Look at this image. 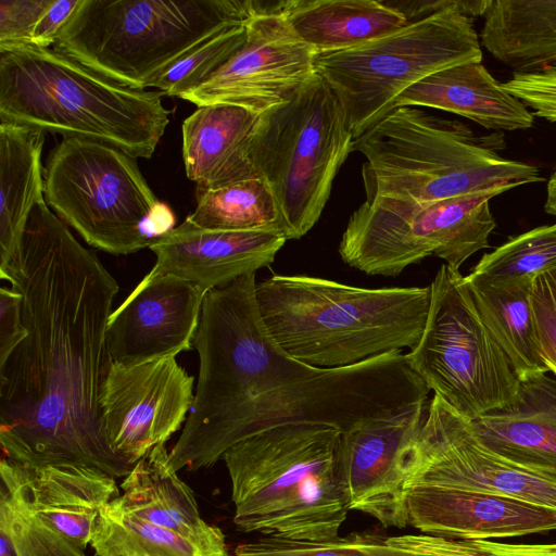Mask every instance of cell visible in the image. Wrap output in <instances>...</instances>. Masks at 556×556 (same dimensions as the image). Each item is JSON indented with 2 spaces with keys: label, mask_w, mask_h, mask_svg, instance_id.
Wrapping results in <instances>:
<instances>
[{
  "label": "cell",
  "mask_w": 556,
  "mask_h": 556,
  "mask_svg": "<svg viewBox=\"0 0 556 556\" xmlns=\"http://www.w3.org/2000/svg\"><path fill=\"white\" fill-rule=\"evenodd\" d=\"M0 534L14 556H86L39 518L21 490L5 478H1Z\"/></svg>",
  "instance_id": "cell-33"
},
{
  "label": "cell",
  "mask_w": 556,
  "mask_h": 556,
  "mask_svg": "<svg viewBox=\"0 0 556 556\" xmlns=\"http://www.w3.org/2000/svg\"><path fill=\"white\" fill-rule=\"evenodd\" d=\"M165 444L137 462L121 483L118 504L135 516L206 547L228 551L222 530L201 517L192 490L167 466Z\"/></svg>",
  "instance_id": "cell-24"
},
{
  "label": "cell",
  "mask_w": 556,
  "mask_h": 556,
  "mask_svg": "<svg viewBox=\"0 0 556 556\" xmlns=\"http://www.w3.org/2000/svg\"><path fill=\"white\" fill-rule=\"evenodd\" d=\"M236 556H492L486 540H454L420 534L353 532L328 541L264 536L239 544Z\"/></svg>",
  "instance_id": "cell-28"
},
{
  "label": "cell",
  "mask_w": 556,
  "mask_h": 556,
  "mask_svg": "<svg viewBox=\"0 0 556 556\" xmlns=\"http://www.w3.org/2000/svg\"><path fill=\"white\" fill-rule=\"evenodd\" d=\"M260 0H80L53 48L124 86L154 87L180 58L249 20Z\"/></svg>",
  "instance_id": "cell-7"
},
{
  "label": "cell",
  "mask_w": 556,
  "mask_h": 556,
  "mask_svg": "<svg viewBox=\"0 0 556 556\" xmlns=\"http://www.w3.org/2000/svg\"><path fill=\"white\" fill-rule=\"evenodd\" d=\"M503 87L532 110L534 116L556 123V66L531 73H515L503 83Z\"/></svg>",
  "instance_id": "cell-35"
},
{
  "label": "cell",
  "mask_w": 556,
  "mask_h": 556,
  "mask_svg": "<svg viewBox=\"0 0 556 556\" xmlns=\"http://www.w3.org/2000/svg\"><path fill=\"white\" fill-rule=\"evenodd\" d=\"M45 137L41 129L1 122L0 268L16 251L31 210L45 201Z\"/></svg>",
  "instance_id": "cell-27"
},
{
  "label": "cell",
  "mask_w": 556,
  "mask_h": 556,
  "mask_svg": "<svg viewBox=\"0 0 556 556\" xmlns=\"http://www.w3.org/2000/svg\"><path fill=\"white\" fill-rule=\"evenodd\" d=\"M0 278L22 294L27 337L0 365L2 456L30 468L77 465L125 478L109 447L100 393L105 333L118 285L65 223L37 203Z\"/></svg>",
  "instance_id": "cell-1"
},
{
  "label": "cell",
  "mask_w": 556,
  "mask_h": 556,
  "mask_svg": "<svg viewBox=\"0 0 556 556\" xmlns=\"http://www.w3.org/2000/svg\"><path fill=\"white\" fill-rule=\"evenodd\" d=\"M116 498L98 517L90 542L96 556H229L135 516Z\"/></svg>",
  "instance_id": "cell-30"
},
{
  "label": "cell",
  "mask_w": 556,
  "mask_h": 556,
  "mask_svg": "<svg viewBox=\"0 0 556 556\" xmlns=\"http://www.w3.org/2000/svg\"><path fill=\"white\" fill-rule=\"evenodd\" d=\"M255 294L267 330L290 356L331 369L413 349L427 321L431 290L368 289L274 274L256 282Z\"/></svg>",
  "instance_id": "cell-3"
},
{
  "label": "cell",
  "mask_w": 556,
  "mask_h": 556,
  "mask_svg": "<svg viewBox=\"0 0 556 556\" xmlns=\"http://www.w3.org/2000/svg\"><path fill=\"white\" fill-rule=\"evenodd\" d=\"M0 477L21 490L39 518L83 549L101 509L119 496L113 477L85 466L30 468L2 456Z\"/></svg>",
  "instance_id": "cell-20"
},
{
  "label": "cell",
  "mask_w": 556,
  "mask_h": 556,
  "mask_svg": "<svg viewBox=\"0 0 556 556\" xmlns=\"http://www.w3.org/2000/svg\"><path fill=\"white\" fill-rule=\"evenodd\" d=\"M353 140L339 98L316 73L288 101L260 114L251 160L276 199L288 240L319 219Z\"/></svg>",
  "instance_id": "cell-8"
},
{
  "label": "cell",
  "mask_w": 556,
  "mask_h": 556,
  "mask_svg": "<svg viewBox=\"0 0 556 556\" xmlns=\"http://www.w3.org/2000/svg\"><path fill=\"white\" fill-rule=\"evenodd\" d=\"M193 382L175 357L134 366L111 364L99 401L111 451L134 466L154 446L165 444L188 418Z\"/></svg>",
  "instance_id": "cell-15"
},
{
  "label": "cell",
  "mask_w": 556,
  "mask_h": 556,
  "mask_svg": "<svg viewBox=\"0 0 556 556\" xmlns=\"http://www.w3.org/2000/svg\"><path fill=\"white\" fill-rule=\"evenodd\" d=\"M286 241L276 232L204 229L186 219L150 244L156 262L142 280L172 275L208 292L268 266Z\"/></svg>",
  "instance_id": "cell-19"
},
{
  "label": "cell",
  "mask_w": 556,
  "mask_h": 556,
  "mask_svg": "<svg viewBox=\"0 0 556 556\" xmlns=\"http://www.w3.org/2000/svg\"><path fill=\"white\" fill-rule=\"evenodd\" d=\"M316 51L281 13V0H260L243 46L214 74L179 98L198 106L231 104L258 114L288 101L315 73Z\"/></svg>",
  "instance_id": "cell-14"
},
{
  "label": "cell",
  "mask_w": 556,
  "mask_h": 556,
  "mask_svg": "<svg viewBox=\"0 0 556 556\" xmlns=\"http://www.w3.org/2000/svg\"><path fill=\"white\" fill-rule=\"evenodd\" d=\"M476 309L519 380L547 374L532 306V279L491 285L465 278Z\"/></svg>",
  "instance_id": "cell-29"
},
{
  "label": "cell",
  "mask_w": 556,
  "mask_h": 556,
  "mask_svg": "<svg viewBox=\"0 0 556 556\" xmlns=\"http://www.w3.org/2000/svg\"><path fill=\"white\" fill-rule=\"evenodd\" d=\"M400 106L446 111L495 131L527 130L534 123L533 113L481 62L453 65L425 77L396 99L394 109Z\"/></svg>",
  "instance_id": "cell-23"
},
{
  "label": "cell",
  "mask_w": 556,
  "mask_h": 556,
  "mask_svg": "<svg viewBox=\"0 0 556 556\" xmlns=\"http://www.w3.org/2000/svg\"><path fill=\"white\" fill-rule=\"evenodd\" d=\"M553 269H556V223L509 238L492 252L485 253L465 278L498 285L521 279L534 280Z\"/></svg>",
  "instance_id": "cell-32"
},
{
  "label": "cell",
  "mask_w": 556,
  "mask_h": 556,
  "mask_svg": "<svg viewBox=\"0 0 556 556\" xmlns=\"http://www.w3.org/2000/svg\"><path fill=\"white\" fill-rule=\"evenodd\" d=\"M430 290L421 337L404 353L410 368L469 420L511 403L520 380L481 320L465 276L443 264Z\"/></svg>",
  "instance_id": "cell-11"
},
{
  "label": "cell",
  "mask_w": 556,
  "mask_h": 556,
  "mask_svg": "<svg viewBox=\"0 0 556 556\" xmlns=\"http://www.w3.org/2000/svg\"><path fill=\"white\" fill-rule=\"evenodd\" d=\"M408 22L424 18L437 12L454 9L475 20L484 16L492 0H388Z\"/></svg>",
  "instance_id": "cell-39"
},
{
  "label": "cell",
  "mask_w": 556,
  "mask_h": 556,
  "mask_svg": "<svg viewBox=\"0 0 556 556\" xmlns=\"http://www.w3.org/2000/svg\"><path fill=\"white\" fill-rule=\"evenodd\" d=\"M340 437L341 431L328 425L289 424L228 448L222 459L238 529L291 541L338 538L350 510Z\"/></svg>",
  "instance_id": "cell-4"
},
{
  "label": "cell",
  "mask_w": 556,
  "mask_h": 556,
  "mask_svg": "<svg viewBox=\"0 0 556 556\" xmlns=\"http://www.w3.org/2000/svg\"><path fill=\"white\" fill-rule=\"evenodd\" d=\"M260 114L231 104L199 106L182 123V156L197 194L258 178L251 141Z\"/></svg>",
  "instance_id": "cell-22"
},
{
  "label": "cell",
  "mask_w": 556,
  "mask_h": 556,
  "mask_svg": "<svg viewBox=\"0 0 556 556\" xmlns=\"http://www.w3.org/2000/svg\"><path fill=\"white\" fill-rule=\"evenodd\" d=\"M161 91L124 86L54 48L0 51V119L149 159L168 125Z\"/></svg>",
  "instance_id": "cell-5"
},
{
  "label": "cell",
  "mask_w": 556,
  "mask_h": 556,
  "mask_svg": "<svg viewBox=\"0 0 556 556\" xmlns=\"http://www.w3.org/2000/svg\"><path fill=\"white\" fill-rule=\"evenodd\" d=\"M554 172L556 173V167H555V170H554Z\"/></svg>",
  "instance_id": "cell-44"
},
{
  "label": "cell",
  "mask_w": 556,
  "mask_h": 556,
  "mask_svg": "<svg viewBox=\"0 0 556 556\" xmlns=\"http://www.w3.org/2000/svg\"><path fill=\"white\" fill-rule=\"evenodd\" d=\"M480 45L515 73L556 66V0H492Z\"/></svg>",
  "instance_id": "cell-26"
},
{
  "label": "cell",
  "mask_w": 556,
  "mask_h": 556,
  "mask_svg": "<svg viewBox=\"0 0 556 556\" xmlns=\"http://www.w3.org/2000/svg\"><path fill=\"white\" fill-rule=\"evenodd\" d=\"M28 330L22 318V294L13 289H0V365L27 337Z\"/></svg>",
  "instance_id": "cell-38"
},
{
  "label": "cell",
  "mask_w": 556,
  "mask_h": 556,
  "mask_svg": "<svg viewBox=\"0 0 556 556\" xmlns=\"http://www.w3.org/2000/svg\"><path fill=\"white\" fill-rule=\"evenodd\" d=\"M256 273L210 290L192 345L199 355L193 403L167 466L210 468L236 443L289 424L349 430L418 403L430 393L405 354L392 352L342 368L290 356L267 330Z\"/></svg>",
  "instance_id": "cell-2"
},
{
  "label": "cell",
  "mask_w": 556,
  "mask_h": 556,
  "mask_svg": "<svg viewBox=\"0 0 556 556\" xmlns=\"http://www.w3.org/2000/svg\"><path fill=\"white\" fill-rule=\"evenodd\" d=\"M197 207L186 219L198 227L215 230H262L287 238L276 199L261 178L207 190L197 194Z\"/></svg>",
  "instance_id": "cell-31"
},
{
  "label": "cell",
  "mask_w": 556,
  "mask_h": 556,
  "mask_svg": "<svg viewBox=\"0 0 556 556\" xmlns=\"http://www.w3.org/2000/svg\"><path fill=\"white\" fill-rule=\"evenodd\" d=\"M492 556H556V543L511 544L486 540Z\"/></svg>",
  "instance_id": "cell-41"
},
{
  "label": "cell",
  "mask_w": 556,
  "mask_h": 556,
  "mask_svg": "<svg viewBox=\"0 0 556 556\" xmlns=\"http://www.w3.org/2000/svg\"><path fill=\"white\" fill-rule=\"evenodd\" d=\"M408 489L460 488L556 509V478L520 467L488 448L471 421L433 394L408 446Z\"/></svg>",
  "instance_id": "cell-13"
},
{
  "label": "cell",
  "mask_w": 556,
  "mask_h": 556,
  "mask_svg": "<svg viewBox=\"0 0 556 556\" xmlns=\"http://www.w3.org/2000/svg\"><path fill=\"white\" fill-rule=\"evenodd\" d=\"M408 523L421 533L489 540L556 531V509L515 497L440 485L407 492Z\"/></svg>",
  "instance_id": "cell-18"
},
{
  "label": "cell",
  "mask_w": 556,
  "mask_h": 556,
  "mask_svg": "<svg viewBox=\"0 0 556 556\" xmlns=\"http://www.w3.org/2000/svg\"><path fill=\"white\" fill-rule=\"evenodd\" d=\"M281 13L316 53L354 48L408 23L388 0H281Z\"/></svg>",
  "instance_id": "cell-25"
},
{
  "label": "cell",
  "mask_w": 556,
  "mask_h": 556,
  "mask_svg": "<svg viewBox=\"0 0 556 556\" xmlns=\"http://www.w3.org/2000/svg\"><path fill=\"white\" fill-rule=\"evenodd\" d=\"M0 556H14L8 541L1 536V551Z\"/></svg>",
  "instance_id": "cell-43"
},
{
  "label": "cell",
  "mask_w": 556,
  "mask_h": 556,
  "mask_svg": "<svg viewBox=\"0 0 556 556\" xmlns=\"http://www.w3.org/2000/svg\"><path fill=\"white\" fill-rule=\"evenodd\" d=\"M532 306L543 358L556 377V269L534 279Z\"/></svg>",
  "instance_id": "cell-36"
},
{
  "label": "cell",
  "mask_w": 556,
  "mask_h": 556,
  "mask_svg": "<svg viewBox=\"0 0 556 556\" xmlns=\"http://www.w3.org/2000/svg\"><path fill=\"white\" fill-rule=\"evenodd\" d=\"M249 20L223 28L185 54L159 78L154 87L163 94L179 98L200 86L243 46Z\"/></svg>",
  "instance_id": "cell-34"
},
{
  "label": "cell",
  "mask_w": 556,
  "mask_h": 556,
  "mask_svg": "<svg viewBox=\"0 0 556 556\" xmlns=\"http://www.w3.org/2000/svg\"><path fill=\"white\" fill-rule=\"evenodd\" d=\"M470 421L494 453L556 478V377L540 374L520 380L511 403Z\"/></svg>",
  "instance_id": "cell-21"
},
{
  "label": "cell",
  "mask_w": 556,
  "mask_h": 556,
  "mask_svg": "<svg viewBox=\"0 0 556 556\" xmlns=\"http://www.w3.org/2000/svg\"><path fill=\"white\" fill-rule=\"evenodd\" d=\"M80 0H52L35 25L29 45L39 48L54 46L61 31L74 14Z\"/></svg>",
  "instance_id": "cell-40"
},
{
  "label": "cell",
  "mask_w": 556,
  "mask_h": 556,
  "mask_svg": "<svg viewBox=\"0 0 556 556\" xmlns=\"http://www.w3.org/2000/svg\"><path fill=\"white\" fill-rule=\"evenodd\" d=\"M52 0H0V51L29 45L31 31Z\"/></svg>",
  "instance_id": "cell-37"
},
{
  "label": "cell",
  "mask_w": 556,
  "mask_h": 556,
  "mask_svg": "<svg viewBox=\"0 0 556 556\" xmlns=\"http://www.w3.org/2000/svg\"><path fill=\"white\" fill-rule=\"evenodd\" d=\"M496 195L365 201L348 222L339 254L345 264L368 275L397 276L431 255L459 270L471 255L489 247L496 226L490 200Z\"/></svg>",
  "instance_id": "cell-12"
},
{
  "label": "cell",
  "mask_w": 556,
  "mask_h": 556,
  "mask_svg": "<svg viewBox=\"0 0 556 556\" xmlns=\"http://www.w3.org/2000/svg\"><path fill=\"white\" fill-rule=\"evenodd\" d=\"M481 60L473 20L448 9L357 47L317 53L314 68L339 98L355 139L389 114L416 83Z\"/></svg>",
  "instance_id": "cell-10"
},
{
  "label": "cell",
  "mask_w": 556,
  "mask_h": 556,
  "mask_svg": "<svg viewBox=\"0 0 556 556\" xmlns=\"http://www.w3.org/2000/svg\"><path fill=\"white\" fill-rule=\"evenodd\" d=\"M427 402L377 417L341 432L339 460L350 510L384 528L408 526V445L420 428Z\"/></svg>",
  "instance_id": "cell-16"
},
{
  "label": "cell",
  "mask_w": 556,
  "mask_h": 556,
  "mask_svg": "<svg viewBox=\"0 0 556 556\" xmlns=\"http://www.w3.org/2000/svg\"><path fill=\"white\" fill-rule=\"evenodd\" d=\"M206 293L172 275L141 280L109 318L111 363L134 366L191 350Z\"/></svg>",
  "instance_id": "cell-17"
},
{
  "label": "cell",
  "mask_w": 556,
  "mask_h": 556,
  "mask_svg": "<svg viewBox=\"0 0 556 556\" xmlns=\"http://www.w3.org/2000/svg\"><path fill=\"white\" fill-rule=\"evenodd\" d=\"M502 134L477 136L467 125L400 106L353 140L362 153L366 201H440L479 192L497 195L544 181L531 164L503 157Z\"/></svg>",
  "instance_id": "cell-6"
},
{
  "label": "cell",
  "mask_w": 556,
  "mask_h": 556,
  "mask_svg": "<svg viewBox=\"0 0 556 556\" xmlns=\"http://www.w3.org/2000/svg\"><path fill=\"white\" fill-rule=\"evenodd\" d=\"M45 200L91 247L130 254L174 228L135 157L89 139L63 138L46 162Z\"/></svg>",
  "instance_id": "cell-9"
},
{
  "label": "cell",
  "mask_w": 556,
  "mask_h": 556,
  "mask_svg": "<svg viewBox=\"0 0 556 556\" xmlns=\"http://www.w3.org/2000/svg\"><path fill=\"white\" fill-rule=\"evenodd\" d=\"M545 212L556 217V173L553 172L546 187Z\"/></svg>",
  "instance_id": "cell-42"
}]
</instances>
